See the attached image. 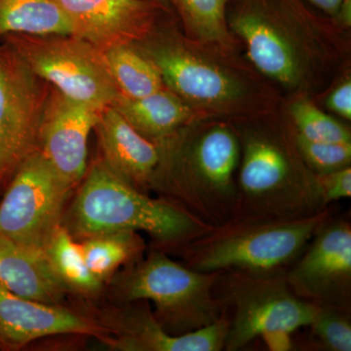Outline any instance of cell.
<instances>
[{
    "mask_svg": "<svg viewBox=\"0 0 351 351\" xmlns=\"http://www.w3.org/2000/svg\"><path fill=\"white\" fill-rule=\"evenodd\" d=\"M66 206L63 228L77 241L132 232L149 235L156 248L168 253L212 226L179 203L154 198L115 175L97 159Z\"/></svg>",
    "mask_w": 351,
    "mask_h": 351,
    "instance_id": "1",
    "label": "cell"
},
{
    "mask_svg": "<svg viewBox=\"0 0 351 351\" xmlns=\"http://www.w3.org/2000/svg\"><path fill=\"white\" fill-rule=\"evenodd\" d=\"M162 161L156 191L215 228L234 218L241 147L234 132L214 126L186 147L159 143Z\"/></svg>",
    "mask_w": 351,
    "mask_h": 351,
    "instance_id": "2",
    "label": "cell"
},
{
    "mask_svg": "<svg viewBox=\"0 0 351 351\" xmlns=\"http://www.w3.org/2000/svg\"><path fill=\"white\" fill-rule=\"evenodd\" d=\"M330 207L298 219L234 218L168 253L196 271L287 269L331 216Z\"/></svg>",
    "mask_w": 351,
    "mask_h": 351,
    "instance_id": "3",
    "label": "cell"
},
{
    "mask_svg": "<svg viewBox=\"0 0 351 351\" xmlns=\"http://www.w3.org/2000/svg\"><path fill=\"white\" fill-rule=\"evenodd\" d=\"M126 267L113 283L115 302H152L154 317L169 334H189L223 317L213 293L221 271H196L159 249Z\"/></svg>",
    "mask_w": 351,
    "mask_h": 351,
    "instance_id": "4",
    "label": "cell"
},
{
    "mask_svg": "<svg viewBox=\"0 0 351 351\" xmlns=\"http://www.w3.org/2000/svg\"><path fill=\"white\" fill-rule=\"evenodd\" d=\"M241 152L234 218H304L328 208L317 176L287 147L272 138L251 136Z\"/></svg>",
    "mask_w": 351,
    "mask_h": 351,
    "instance_id": "5",
    "label": "cell"
},
{
    "mask_svg": "<svg viewBox=\"0 0 351 351\" xmlns=\"http://www.w3.org/2000/svg\"><path fill=\"white\" fill-rule=\"evenodd\" d=\"M213 293L228 319L226 351L242 350L271 332L294 334L308 326L317 309L292 292L286 269L225 270Z\"/></svg>",
    "mask_w": 351,
    "mask_h": 351,
    "instance_id": "6",
    "label": "cell"
},
{
    "mask_svg": "<svg viewBox=\"0 0 351 351\" xmlns=\"http://www.w3.org/2000/svg\"><path fill=\"white\" fill-rule=\"evenodd\" d=\"M2 39L39 78L71 100L101 110L120 95L101 50L75 34H9Z\"/></svg>",
    "mask_w": 351,
    "mask_h": 351,
    "instance_id": "7",
    "label": "cell"
},
{
    "mask_svg": "<svg viewBox=\"0 0 351 351\" xmlns=\"http://www.w3.org/2000/svg\"><path fill=\"white\" fill-rule=\"evenodd\" d=\"M73 189L40 152L32 154L0 197V235L45 252L63 226Z\"/></svg>",
    "mask_w": 351,
    "mask_h": 351,
    "instance_id": "8",
    "label": "cell"
},
{
    "mask_svg": "<svg viewBox=\"0 0 351 351\" xmlns=\"http://www.w3.org/2000/svg\"><path fill=\"white\" fill-rule=\"evenodd\" d=\"M51 86L5 39L0 40V197L21 166L39 152Z\"/></svg>",
    "mask_w": 351,
    "mask_h": 351,
    "instance_id": "9",
    "label": "cell"
},
{
    "mask_svg": "<svg viewBox=\"0 0 351 351\" xmlns=\"http://www.w3.org/2000/svg\"><path fill=\"white\" fill-rule=\"evenodd\" d=\"M289 287L319 306L351 309V225L332 215L286 269Z\"/></svg>",
    "mask_w": 351,
    "mask_h": 351,
    "instance_id": "10",
    "label": "cell"
},
{
    "mask_svg": "<svg viewBox=\"0 0 351 351\" xmlns=\"http://www.w3.org/2000/svg\"><path fill=\"white\" fill-rule=\"evenodd\" d=\"M107 336L108 348L120 351H221L225 350L228 319H221L189 334L171 335L157 322L149 302L119 304L98 318Z\"/></svg>",
    "mask_w": 351,
    "mask_h": 351,
    "instance_id": "11",
    "label": "cell"
},
{
    "mask_svg": "<svg viewBox=\"0 0 351 351\" xmlns=\"http://www.w3.org/2000/svg\"><path fill=\"white\" fill-rule=\"evenodd\" d=\"M100 112L51 87L41 122L39 152L75 188L86 175L88 138Z\"/></svg>",
    "mask_w": 351,
    "mask_h": 351,
    "instance_id": "12",
    "label": "cell"
},
{
    "mask_svg": "<svg viewBox=\"0 0 351 351\" xmlns=\"http://www.w3.org/2000/svg\"><path fill=\"white\" fill-rule=\"evenodd\" d=\"M107 336L98 318L90 317L66 306L32 301L13 293L0 283V350H22L48 337Z\"/></svg>",
    "mask_w": 351,
    "mask_h": 351,
    "instance_id": "13",
    "label": "cell"
},
{
    "mask_svg": "<svg viewBox=\"0 0 351 351\" xmlns=\"http://www.w3.org/2000/svg\"><path fill=\"white\" fill-rule=\"evenodd\" d=\"M55 1L71 21L73 34L101 50L144 38L159 8L144 0Z\"/></svg>",
    "mask_w": 351,
    "mask_h": 351,
    "instance_id": "14",
    "label": "cell"
},
{
    "mask_svg": "<svg viewBox=\"0 0 351 351\" xmlns=\"http://www.w3.org/2000/svg\"><path fill=\"white\" fill-rule=\"evenodd\" d=\"M94 131L99 159L108 169L144 193L156 189L162 161L160 144L138 133L112 106L101 110Z\"/></svg>",
    "mask_w": 351,
    "mask_h": 351,
    "instance_id": "15",
    "label": "cell"
},
{
    "mask_svg": "<svg viewBox=\"0 0 351 351\" xmlns=\"http://www.w3.org/2000/svg\"><path fill=\"white\" fill-rule=\"evenodd\" d=\"M138 49L156 64L165 87L182 100L216 106L239 96V85L232 77L179 46L156 43Z\"/></svg>",
    "mask_w": 351,
    "mask_h": 351,
    "instance_id": "16",
    "label": "cell"
},
{
    "mask_svg": "<svg viewBox=\"0 0 351 351\" xmlns=\"http://www.w3.org/2000/svg\"><path fill=\"white\" fill-rule=\"evenodd\" d=\"M0 283L32 301L64 306L69 291L51 267L45 252L0 235Z\"/></svg>",
    "mask_w": 351,
    "mask_h": 351,
    "instance_id": "17",
    "label": "cell"
},
{
    "mask_svg": "<svg viewBox=\"0 0 351 351\" xmlns=\"http://www.w3.org/2000/svg\"><path fill=\"white\" fill-rule=\"evenodd\" d=\"M232 27L244 39L258 71L285 84L297 82L299 68L292 47L261 7L245 6L233 16Z\"/></svg>",
    "mask_w": 351,
    "mask_h": 351,
    "instance_id": "18",
    "label": "cell"
},
{
    "mask_svg": "<svg viewBox=\"0 0 351 351\" xmlns=\"http://www.w3.org/2000/svg\"><path fill=\"white\" fill-rule=\"evenodd\" d=\"M112 107L138 133L156 143L176 135L193 117L184 101L166 87L143 98L119 95Z\"/></svg>",
    "mask_w": 351,
    "mask_h": 351,
    "instance_id": "19",
    "label": "cell"
},
{
    "mask_svg": "<svg viewBox=\"0 0 351 351\" xmlns=\"http://www.w3.org/2000/svg\"><path fill=\"white\" fill-rule=\"evenodd\" d=\"M9 34H73L55 0H0V40Z\"/></svg>",
    "mask_w": 351,
    "mask_h": 351,
    "instance_id": "20",
    "label": "cell"
},
{
    "mask_svg": "<svg viewBox=\"0 0 351 351\" xmlns=\"http://www.w3.org/2000/svg\"><path fill=\"white\" fill-rule=\"evenodd\" d=\"M119 94L138 99L165 88L160 73L134 43L117 44L101 50Z\"/></svg>",
    "mask_w": 351,
    "mask_h": 351,
    "instance_id": "21",
    "label": "cell"
},
{
    "mask_svg": "<svg viewBox=\"0 0 351 351\" xmlns=\"http://www.w3.org/2000/svg\"><path fill=\"white\" fill-rule=\"evenodd\" d=\"M46 257L60 280L71 293L93 295L103 287L88 267L82 244L61 226L45 249Z\"/></svg>",
    "mask_w": 351,
    "mask_h": 351,
    "instance_id": "22",
    "label": "cell"
},
{
    "mask_svg": "<svg viewBox=\"0 0 351 351\" xmlns=\"http://www.w3.org/2000/svg\"><path fill=\"white\" fill-rule=\"evenodd\" d=\"M80 242L88 267L101 282L120 267L142 257L145 248L144 239L132 232L110 233Z\"/></svg>",
    "mask_w": 351,
    "mask_h": 351,
    "instance_id": "23",
    "label": "cell"
},
{
    "mask_svg": "<svg viewBox=\"0 0 351 351\" xmlns=\"http://www.w3.org/2000/svg\"><path fill=\"white\" fill-rule=\"evenodd\" d=\"M307 348L325 351L351 350V309L317 306L309 323Z\"/></svg>",
    "mask_w": 351,
    "mask_h": 351,
    "instance_id": "24",
    "label": "cell"
},
{
    "mask_svg": "<svg viewBox=\"0 0 351 351\" xmlns=\"http://www.w3.org/2000/svg\"><path fill=\"white\" fill-rule=\"evenodd\" d=\"M230 0H172L186 25L200 38L223 43L228 36L226 10Z\"/></svg>",
    "mask_w": 351,
    "mask_h": 351,
    "instance_id": "25",
    "label": "cell"
},
{
    "mask_svg": "<svg viewBox=\"0 0 351 351\" xmlns=\"http://www.w3.org/2000/svg\"><path fill=\"white\" fill-rule=\"evenodd\" d=\"M297 135L321 143H351L350 131L309 101H298L292 107Z\"/></svg>",
    "mask_w": 351,
    "mask_h": 351,
    "instance_id": "26",
    "label": "cell"
},
{
    "mask_svg": "<svg viewBox=\"0 0 351 351\" xmlns=\"http://www.w3.org/2000/svg\"><path fill=\"white\" fill-rule=\"evenodd\" d=\"M295 145L302 160L314 174H326L348 167L351 163V143H321L295 135Z\"/></svg>",
    "mask_w": 351,
    "mask_h": 351,
    "instance_id": "27",
    "label": "cell"
},
{
    "mask_svg": "<svg viewBox=\"0 0 351 351\" xmlns=\"http://www.w3.org/2000/svg\"><path fill=\"white\" fill-rule=\"evenodd\" d=\"M316 176L326 206L329 207L336 201L351 197L350 166L326 174Z\"/></svg>",
    "mask_w": 351,
    "mask_h": 351,
    "instance_id": "28",
    "label": "cell"
},
{
    "mask_svg": "<svg viewBox=\"0 0 351 351\" xmlns=\"http://www.w3.org/2000/svg\"><path fill=\"white\" fill-rule=\"evenodd\" d=\"M330 110L345 119H351V82L350 80L341 83L337 87L327 100Z\"/></svg>",
    "mask_w": 351,
    "mask_h": 351,
    "instance_id": "29",
    "label": "cell"
},
{
    "mask_svg": "<svg viewBox=\"0 0 351 351\" xmlns=\"http://www.w3.org/2000/svg\"><path fill=\"white\" fill-rule=\"evenodd\" d=\"M292 336L289 332H278L265 335L262 338L270 350L287 351L294 348Z\"/></svg>",
    "mask_w": 351,
    "mask_h": 351,
    "instance_id": "30",
    "label": "cell"
},
{
    "mask_svg": "<svg viewBox=\"0 0 351 351\" xmlns=\"http://www.w3.org/2000/svg\"><path fill=\"white\" fill-rule=\"evenodd\" d=\"M317 6L321 10L324 11L329 15L335 16L338 12L339 6H341L343 0H307Z\"/></svg>",
    "mask_w": 351,
    "mask_h": 351,
    "instance_id": "31",
    "label": "cell"
},
{
    "mask_svg": "<svg viewBox=\"0 0 351 351\" xmlns=\"http://www.w3.org/2000/svg\"><path fill=\"white\" fill-rule=\"evenodd\" d=\"M335 17L338 18L339 22L346 25H350L351 23V0H343L339 6L338 12Z\"/></svg>",
    "mask_w": 351,
    "mask_h": 351,
    "instance_id": "32",
    "label": "cell"
},
{
    "mask_svg": "<svg viewBox=\"0 0 351 351\" xmlns=\"http://www.w3.org/2000/svg\"><path fill=\"white\" fill-rule=\"evenodd\" d=\"M144 1L149 2V3L154 4L157 7H162V8H168L172 5V0H144Z\"/></svg>",
    "mask_w": 351,
    "mask_h": 351,
    "instance_id": "33",
    "label": "cell"
}]
</instances>
